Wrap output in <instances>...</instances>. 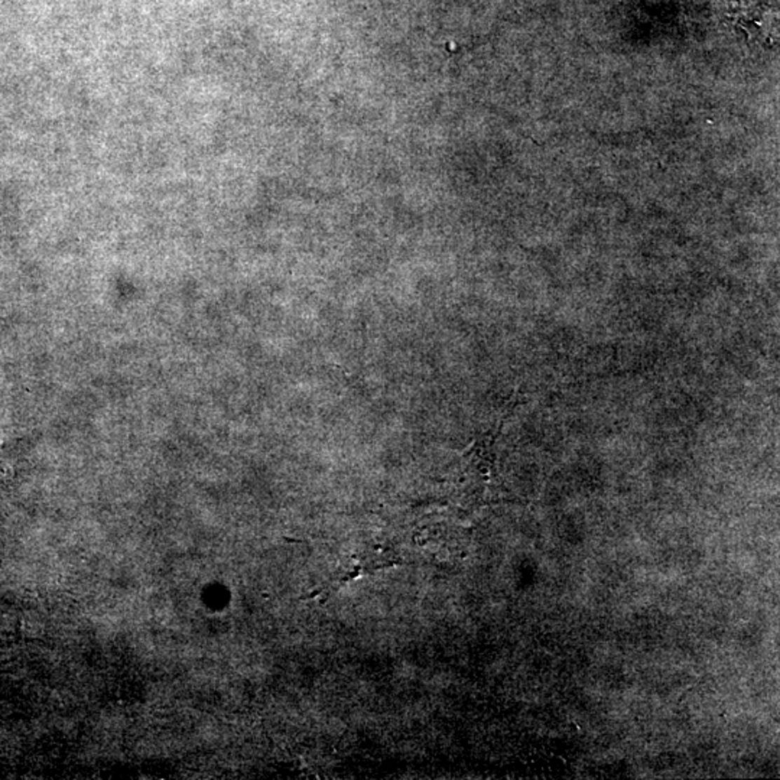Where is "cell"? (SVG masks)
Wrapping results in <instances>:
<instances>
[]
</instances>
